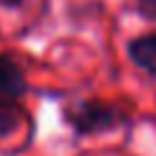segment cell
Masks as SVG:
<instances>
[{
  "label": "cell",
  "mask_w": 156,
  "mask_h": 156,
  "mask_svg": "<svg viewBox=\"0 0 156 156\" xmlns=\"http://www.w3.org/2000/svg\"><path fill=\"white\" fill-rule=\"evenodd\" d=\"M133 5L144 21H156V0H133Z\"/></svg>",
  "instance_id": "cell-5"
},
{
  "label": "cell",
  "mask_w": 156,
  "mask_h": 156,
  "mask_svg": "<svg viewBox=\"0 0 156 156\" xmlns=\"http://www.w3.org/2000/svg\"><path fill=\"white\" fill-rule=\"evenodd\" d=\"M28 90H31V84L26 80L23 67L10 54L0 51V105L18 102L23 95H28Z\"/></svg>",
  "instance_id": "cell-2"
},
{
  "label": "cell",
  "mask_w": 156,
  "mask_h": 156,
  "mask_svg": "<svg viewBox=\"0 0 156 156\" xmlns=\"http://www.w3.org/2000/svg\"><path fill=\"white\" fill-rule=\"evenodd\" d=\"M126 54L133 62V67H138L151 80H156V31L133 36L126 46Z\"/></svg>",
  "instance_id": "cell-3"
},
{
  "label": "cell",
  "mask_w": 156,
  "mask_h": 156,
  "mask_svg": "<svg viewBox=\"0 0 156 156\" xmlns=\"http://www.w3.org/2000/svg\"><path fill=\"white\" fill-rule=\"evenodd\" d=\"M26 5V0H0V8L3 10H21Z\"/></svg>",
  "instance_id": "cell-6"
},
{
  "label": "cell",
  "mask_w": 156,
  "mask_h": 156,
  "mask_svg": "<svg viewBox=\"0 0 156 156\" xmlns=\"http://www.w3.org/2000/svg\"><path fill=\"white\" fill-rule=\"evenodd\" d=\"M23 108L18 102H5L0 105V138H8L10 133H16V128L23 120Z\"/></svg>",
  "instance_id": "cell-4"
},
{
  "label": "cell",
  "mask_w": 156,
  "mask_h": 156,
  "mask_svg": "<svg viewBox=\"0 0 156 156\" xmlns=\"http://www.w3.org/2000/svg\"><path fill=\"white\" fill-rule=\"evenodd\" d=\"M62 120L80 138L82 136L113 133V131H118V128L131 123L126 108L115 105V102H108V100H97V97L67 100L62 105Z\"/></svg>",
  "instance_id": "cell-1"
}]
</instances>
